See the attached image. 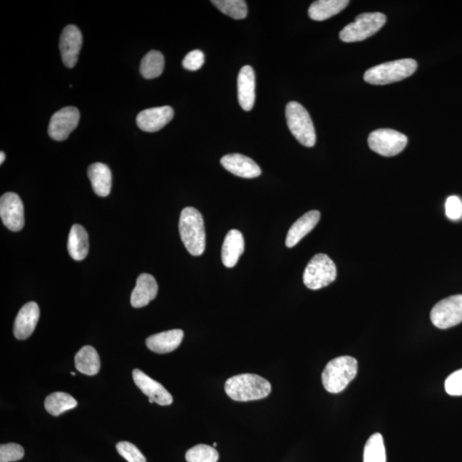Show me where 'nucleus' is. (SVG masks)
I'll list each match as a JSON object with an SVG mask.
<instances>
[{"label": "nucleus", "instance_id": "nucleus-1", "mask_svg": "<svg viewBox=\"0 0 462 462\" xmlns=\"http://www.w3.org/2000/svg\"><path fill=\"white\" fill-rule=\"evenodd\" d=\"M227 395L234 401H250L264 399L272 391V385L267 379L255 374H240L226 381Z\"/></svg>", "mask_w": 462, "mask_h": 462}, {"label": "nucleus", "instance_id": "nucleus-2", "mask_svg": "<svg viewBox=\"0 0 462 462\" xmlns=\"http://www.w3.org/2000/svg\"><path fill=\"white\" fill-rule=\"evenodd\" d=\"M179 232L187 250L192 256H200L205 248L203 217L194 207L184 208L179 220Z\"/></svg>", "mask_w": 462, "mask_h": 462}, {"label": "nucleus", "instance_id": "nucleus-3", "mask_svg": "<svg viewBox=\"0 0 462 462\" xmlns=\"http://www.w3.org/2000/svg\"><path fill=\"white\" fill-rule=\"evenodd\" d=\"M358 362L351 356H340L329 361L322 374L324 387L329 393L344 391L357 375Z\"/></svg>", "mask_w": 462, "mask_h": 462}, {"label": "nucleus", "instance_id": "nucleus-4", "mask_svg": "<svg viewBox=\"0 0 462 462\" xmlns=\"http://www.w3.org/2000/svg\"><path fill=\"white\" fill-rule=\"evenodd\" d=\"M417 67V62L412 58L399 59L369 68L364 75V79L372 85L391 84L412 76Z\"/></svg>", "mask_w": 462, "mask_h": 462}, {"label": "nucleus", "instance_id": "nucleus-5", "mask_svg": "<svg viewBox=\"0 0 462 462\" xmlns=\"http://www.w3.org/2000/svg\"><path fill=\"white\" fill-rule=\"evenodd\" d=\"M287 123L292 135L299 143L312 148L316 143L314 123L309 113L299 103L291 101L286 106Z\"/></svg>", "mask_w": 462, "mask_h": 462}, {"label": "nucleus", "instance_id": "nucleus-6", "mask_svg": "<svg viewBox=\"0 0 462 462\" xmlns=\"http://www.w3.org/2000/svg\"><path fill=\"white\" fill-rule=\"evenodd\" d=\"M386 23V16L380 12L363 13L355 19L354 23L346 26L339 36L342 41L358 42L369 38Z\"/></svg>", "mask_w": 462, "mask_h": 462}, {"label": "nucleus", "instance_id": "nucleus-7", "mask_svg": "<svg viewBox=\"0 0 462 462\" xmlns=\"http://www.w3.org/2000/svg\"><path fill=\"white\" fill-rule=\"evenodd\" d=\"M336 278V265L328 255L324 254L312 257L303 273L304 284L312 290L324 288Z\"/></svg>", "mask_w": 462, "mask_h": 462}, {"label": "nucleus", "instance_id": "nucleus-8", "mask_svg": "<svg viewBox=\"0 0 462 462\" xmlns=\"http://www.w3.org/2000/svg\"><path fill=\"white\" fill-rule=\"evenodd\" d=\"M408 144V137L396 130L380 128L371 132L368 145L372 151L384 157H393L404 151Z\"/></svg>", "mask_w": 462, "mask_h": 462}, {"label": "nucleus", "instance_id": "nucleus-9", "mask_svg": "<svg viewBox=\"0 0 462 462\" xmlns=\"http://www.w3.org/2000/svg\"><path fill=\"white\" fill-rule=\"evenodd\" d=\"M436 327L448 329L462 322V294L452 295L436 303L431 312Z\"/></svg>", "mask_w": 462, "mask_h": 462}, {"label": "nucleus", "instance_id": "nucleus-10", "mask_svg": "<svg viewBox=\"0 0 462 462\" xmlns=\"http://www.w3.org/2000/svg\"><path fill=\"white\" fill-rule=\"evenodd\" d=\"M79 120L80 113L76 107L68 106L57 111L50 120L48 134L51 138L66 140L78 125Z\"/></svg>", "mask_w": 462, "mask_h": 462}, {"label": "nucleus", "instance_id": "nucleus-11", "mask_svg": "<svg viewBox=\"0 0 462 462\" xmlns=\"http://www.w3.org/2000/svg\"><path fill=\"white\" fill-rule=\"evenodd\" d=\"M0 217L4 225L14 232L24 226V208L23 201L15 192H6L0 199Z\"/></svg>", "mask_w": 462, "mask_h": 462}, {"label": "nucleus", "instance_id": "nucleus-12", "mask_svg": "<svg viewBox=\"0 0 462 462\" xmlns=\"http://www.w3.org/2000/svg\"><path fill=\"white\" fill-rule=\"evenodd\" d=\"M83 45V36L75 25L64 28L60 37L59 48L64 66L73 68L78 61L80 51Z\"/></svg>", "mask_w": 462, "mask_h": 462}, {"label": "nucleus", "instance_id": "nucleus-13", "mask_svg": "<svg viewBox=\"0 0 462 462\" xmlns=\"http://www.w3.org/2000/svg\"><path fill=\"white\" fill-rule=\"evenodd\" d=\"M133 379L141 391L155 404L161 406H168L173 404V396L157 381L150 378L139 369L133 371Z\"/></svg>", "mask_w": 462, "mask_h": 462}, {"label": "nucleus", "instance_id": "nucleus-14", "mask_svg": "<svg viewBox=\"0 0 462 462\" xmlns=\"http://www.w3.org/2000/svg\"><path fill=\"white\" fill-rule=\"evenodd\" d=\"M174 117V110L170 106L154 107L140 111L137 115L136 123L141 130L156 132L168 124Z\"/></svg>", "mask_w": 462, "mask_h": 462}, {"label": "nucleus", "instance_id": "nucleus-15", "mask_svg": "<svg viewBox=\"0 0 462 462\" xmlns=\"http://www.w3.org/2000/svg\"><path fill=\"white\" fill-rule=\"evenodd\" d=\"M40 319V308L37 303L31 302L21 308L17 314L13 332L16 339L24 340L32 335Z\"/></svg>", "mask_w": 462, "mask_h": 462}, {"label": "nucleus", "instance_id": "nucleus-16", "mask_svg": "<svg viewBox=\"0 0 462 462\" xmlns=\"http://www.w3.org/2000/svg\"><path fill=\"white\" fill-rule=\"evenodd\" d=\"M221 165L240 178H255L261 174L260 166L252 158L240 153L227 154L221 158Z\"/></svg>", "mask_w": 462, "mask_h": 462}, {"label": "nucleus", "instance_id": "nucleus-17", "mask_svg": "<svg viewBox=\"0 0 462 462\" xmlns=\"http://www.w3.org/2000/svg\"><path fill=\"white\" fill-rule=\"evenodd\" d=\"M237 88L240 106L244 111H251L255 102V74L251 66H243L240 71Z\"/></svg>", "mask_w": 462, "mask_h": 462}, {"label": "nucleus", "instance_id": "nucleus-18", "mask_svg": "<svg viewBox=\"0 0 462 462\" xmlns=\"http://www.w3.org/2000/svg\"><path fill=\"white\" fill-rule=\"evenodd\" d=\"M158 289L155 278L148 273L140 274L137 278L135 288L131 294L132 307L140 308L148 305L149 302L157 297Z\"/></svg>", "mask_w": 462, "mask_h": 462}, {"label": "nucleus", "instance_id": "nucleus-19", "mask_svg": "<svg viewBox=\"0 0 462 462\" xmlns=\"http://www.w3.org/2000/svg\"><path fill=\"white\" fill-rule=\"evenodd\" d=\"M184 333L182 329H171L149 337L145 341L148 348L157 354H167L177 349L182 344Z\"/></svg>", "mask_w": 462, "mask_h": 462}, {"label": "nucleus", "instance_id": "nucleus-20", "mask_svg": "<svg viewBox=\"0 0 462 462\" xmlns=\"http://www.w3.org/2000/svg\"><path fill=\"white\" fill-rule=\"evenodd\" d=\"M319 220L320 212L316 211V210L304 214L302 217H299L291 226L288 234H287L286 246L293 247L297 245V244L301 242L302 239L305 237L308 233H310L314 229V227L318 225Z\"/></svg>", "mask_w": 462, "mask_h": 462}, {"label": "nucleus", "instance_id": "nucleus-21", "mask_svg": "<svg viewBox=\"0 0 462 462\" xmlns=\"http://www.w3.org/2000/svg\"><path fill=\"white\" fill-rule=\"evenodd\" d=\"M245 244L243 235L237 230H231L226 235L222 247V262L226 267L232 268L243 254Z\"/></svg>", "mask_w": 462, "mask_h": 462}, {"label": "nucleus", "instance_id": "nucleus-22", "mask_svg": "<svg viewBox=\"0 0 462 462\" xmlns=\"http://www.w3.org/2000/svg\"><path fill=\"white\" fill-rule=\"evenodd\" d=\"M88 175L97 195L106 197L110 195L113 177L108 166L102 163H94L88 167Z\"/></svg>", "mask_w": 462, "mask_h": 462}, {"label": "nucleus", "instance_id": "nucleus-23", "mask_svg": "<svg viewBox=\"0 0 462 462\" xmlns=\"http://www.w3.org/2000/svg\"><path fill=\"white\" fill-rule=\"evenodd\" d=\"M68 251L73 260H83L88 254V235L83 226L71 227L68 238Z\"/></svg>", "mask_w": 462, "mask_h": 462}, {"label": "nucleus", "instance_id": "nucleus-24", "mask_svg": "<svg viewBox=\"0 0 462 462\" xmlns=\"http://www.w3.org/2000/svg\"><path fill=\"white\" fill-rule=\"evenodd\" d=\"M348 0H319L311 4L308 15L314 21H324L337 15L348 6Z\"/></svg>", "mask_w": 462, "mask_h": 462}, {"label": "nucleus", "instance_id": "nucleus-25", "mask_svg": "<svg viewBox=\"0 0 462 462\" xmlns=\"http://www.w3.org/2000/svg\"><path fill=\"white\" fill-rule=\"evenodd\" d=\"M75 366L83 374L96 375L101 369L100 355L93 346H84L76 354Z\"/></svg>", "mask_w": 462, "mask_h": 462}, {"label": "nucleus", "instance_id": "nucleus-26", "mask_svg": "<svg viewBox=\"0 0 462 462\" xmlns=\"http://www.w3.org/2000/svg\"><path fill=\"white\" fill-rule=\"evenodd\" d=\"M76 406L75 398L64 392L51 394L45 401V409L53 416H58L66 411L75 409Z\"/></svg>", "mask_w": 462, "mask_h": 462}, {"label": "nucleus", "instance_id": "nucleus-27", "mask_svg": "<svg viewBox=\"0 0 462 462\" xmlns=\"http://www.w3.org/2000/svg\"><path fill=\"white\" fill-rule=\"evenodd\" d=\"M165 67L164 56L158 51H150L141 60L140 71L145 79H154L160 76Z\"/></svg>", "mask_w": 462, "mask_h": 462}, {"label": "nucleus", "instance_id": "nucleus-28", "mask_svg": "<svg viewBox=\"0 0 462 462\" xmlns=\"http://www.w3.org/2000/svg\"><path fill=\"white\" fill-rule=\"evenodd\" d=\"M364 462H386L383 436L380 433L371 435L364 448Z\"/></svg>", "mask_w": 462, "mask_h": 462}, {"label": "nucleus", "instance_id": "nucleus-29", "mask_svg": "<svg viewBox=\"0 0 462 462\" xmlns=\"http://www.w3.org/2000/svg\"><path fill=\"white\" fill-rule=\"evenodd\" d=\"M212 3L224 14L241 20L247 16V6L242 0H212Z\"/></svg>", "mask_w": 462, "mask_h": 462}, {"label": "nucleus", "instance_id": "nucleus-30", "mask_svg": "<svg viewBox=\"0 0 462 462\" xmlns=\"http://www.w3.org/2000/svg\"><path fill=\"white\" fill-rule=\"evenodd\" d=\"M218 453L215 448L205 444H198L186 453L188 462H217Z\"/></svg>", "mask_w": 462, "mask_h": 462}, {"label": "nucleus", "instance_id": "nucleus-31", "mask_svg": "<svg viewBox=\"0 0 462 462\" xmlns=\"http://www.w3.org/2000/svg\"><path fill=\"white\" fill-rule=\"evenodd\" d=\"M120 456L128 462H147L145 457L135 445L128 442H120L115 445Z\"/></svg>", "mask_w": 462, "mask_h": 462}, {"label": "nucleus", "instance_id": "nucleus-32", "mask_svg": "<svg viewBox=\"0 0 462 462\" xmlns=\"http://www.w3.org/2000/svg\"><path fill=\"white\" fill-rule=\"evenodd\" d=\"M24 449L17 443L2 444L0 446V462H13L23 459Z\"/></svg>", "mask_w": 462, "mask_h": 462}, {"label": "nucleus", "instance_id": "nucleus-33", "mask_svg": "<svg viewBox=\"0 0 462 462\" xmlns=\"http://www.w3.org/2000/svg\"><path fill=\"white\" fill-rule=\"evenodd\" d=\"M444 387L449 396H462V369L449 375L445 381Z\"/></svg>", "mask_w": 462, "mask_h": 462}, {"label": "nucleus", "instance_id": "nucleus-34", "mask_svg": "<svg viewBox=\"0 0 462 462\" xmlns=\"http://www.w3.org/2000/svg\"><path fill=\"white\" fill-rule=\"evenodd\" d=\"M205 55L200 50H194L186 55L183 61V66L188 71H196L202 67Z\"/></svg>", "mask_w": 462, "mask_h": 462}, {"label": "nucleus", "instance_id": "nucleus-35", "mask_svg": "<svg viewBox=\"0 0 462 462\" xmlns=\"http://www.w3.org/2000/svg\"><path fill=\"white\" fill-rule=\"evenodd\" d=\"M445 212L451 220H458L462 217V201L459 197L449 196L445 203Z\"/></svg>", "mask_w": 462, "mask_h": 462}, {"label": "nucleus", "instance_id": "nucleus-36", "mask_svg": "<svg viewBox=\"0 0 462 462\" xmlns=\"http://www.w3.org/2000/svg\"><path fill=\"white\" fill-rule=\"evenodd\" d=\"M4 160H6V154L4 153L1 152L0 153V164H3Z\"/></svg>", "mask_w": 462, "mask_h": 462}, {"label": "nucleus", "instance_id": "nucleus-37", "mask_svg": "<svg viewBox=\"0 0 462 462\" xmlns=\"http://www.w3.org/2000/svg\"><path fill=\"white\" fill-rule=\"evenodd\" d=\"M217 445V444L216 443H213V448H214V447H216Z\"/></svg>", "mask_w": 462, "mask_h": 462}, {"label": "nucleus", "instance_id": "nucleus-38", "mask_svg": "<svg viewBox=\"0 0 462 462\" xmlns=\"http://www.w3.org/2000/svg\"><path fill=\"white\" fill-rule=\"evenodd\" d=\"M71 374H72L73 376H76V372H72V371H71Z\"/></svg>", "mask_w": 462, "mask_h": 462}]
</instances>
